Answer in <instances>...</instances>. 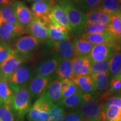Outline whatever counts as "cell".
Masks as SVG:
<instances>
[{
  "label": "cell",
  "mask_w": 121,
  "mask_h": 121,
  "mask_svg": "<svg viewBox=\"0 0 121 121\" xmlns=\"http://www.w3.org/2000/svg\"><path fill=\"white\" fill-rule=\"evenodd\" d=\"M56 2L65 11L72 30L80 34L85 26V13L68 0H57Z\"/></svg>",
  "instance_id": "1"
},
{
  "label": "cell",
  "mask_w": 121,
  "mask_h": 121,
  "mask_svg": "<svg viewBox=\"0 0 121 121\" xmlns=\"http://www.w3.org/2000/svg\"><path fill=\"white\" fill-rule=\"evenodd\" d=\"M79 112L85 121H104L105 116L103 103L100 102L93 94L90 99L85 101L80 107Z\"/></svg>",
  "instance_id": "2"
},
{
  "label": "cell",
  "mask_w": 121,
  "mask_h": 121,
  "mask_svg": "<svg viewBox=\"0 0 121 121\" xmlns=\"http://www.w3.org/2000/svg\"><path fill=\"white\" fill-rule=\"evenodd\" d=\"M12 110L17 117L22 118L31 107V97L27 86L14 92L11 103Z\"/></svg>",
  "instance_id": "3"
},
{
  "label": "cell",
  "mask_w": 121,
  "mask_h": 121,
  "mask_svg": "<svg viewBox=\"0 0 121 121\" xmlns=\"http://www.w3.org/2000/svg\"><path fill=\"white\" fill-rule=\"evenodd\" d=\"M53 104L42 95L35 102L28 113L29 121H47L51 106Z\"/></svg>",
  "instance_id": "4"
},
{
  "label": "cell",
  "mask_w": 121,
  "mask_h": 121,
  "mask_svg": "<svg viewBox=\"0 0 121 121\" xmlns=\"http://www.w3.org/2000/svg\"><path fill=\"white\" fill-rule=\"evenodd\" d=\"M32 78L33 73L30 68L26 66H20L7 81L10 88L15 92L21 87L28 85Z\"/></svg>",
  "instance_id": "5"
},
{
  "label": "cell",
  "mask_w": 121,
  "mask_h": 121,
  "mask_svg": "<svg viewBox=\"0 0 121 121\" xmlns=\"http://www.w3.org/2000/svg\"><path fill=\"white\" fill-rule=\"evenodd\" d=\"M26 58L13 49L9 57L0 65L2 79H7L25 62Z\"/></svg>",
  "instance_id": "6"
},
{
  "label": "cell",
  "mask_w": 121,
  "mask_h": 121,
  "mask_svg": "<svg viewBox=\"0 0 121 121\" xmlns=\"http://www.w3.org/2000/svg\"><path fill=\"white\" fill-rule=\"evenodd\" d=\"M117 52L118 50L115 45L100 44L94 45L89 57L92 63L110 60Z\"/></svg>",
  "instance_id": "7"
},
{
  "label": "cell",
  "mask_w": 121,
  "mask_h": 121,
  "mask_svg": "<svg viewBox=\"0 0 121 121\" xmlns=\"http://www.w3.org/2000/svg\"><path fill=\"white\" fill-rule=\"evenodd\" d=\"M26 32V28L20 24L3 22L0 27V43L8 44L19 35Z\"/></svg>",
  "instance_id": "8"
},
{
  "label": "cell",
  "mask_w": 121,
  "mask_h": 121,
  "mask_svg": "<svg viewBox=\"0 0 121 121\" xmlns=\"http://www.w3.org/2000/svg\"><path fill=\"white\" fill-rule=\"evenodd\" d=\"M19 23L25 28L33 21V17L31 10L25 3L20 1H16L11 4Z\"/></svg>",
  "instance_id": "9"
},
{
  "label": "cell",
  "mask_w": 121,
  "mask_h": 121,
  "mask_svg": "<svg viewBox=\"0 0 121 121\" xmlns=\"http://www.w3.org/2000/svg\"><path fill=\"white\" fill-rule=\"evenodd\" d=\"M40 42L31 35L23 36L19 38L16 42L14 49L26 58L38 46Z\"/></svg>",
  "instance_id": "10"
},
{
  "label": "cell",
  "mask_w": 121,
  "mask_h": 121,
  "mask_svg": "<svg viewBox=\"0 0 121 121\" xmlns=\"http://www.w3.org/2000/svg\"><path fill=\"white\" fill-rule=\"evenodd\" d=\"M52 43L57 56L60 60H71L76 57L71 39L52 42Z\"/></svg>",
  "instance_id": "11"
},
{
  "label": "cell",
  "mask_w": 121,
  "mask_h": 121,
  "mask_svg": "<svg viewBox=\"0 0 121 121\" xmlns=\"http://www.w3.org/2000/svg\"><path fill=\"white\" fill-rule=\"evenodd\" d=\"M51 81V76L44 77L36 76L33 78L29 84V86L28 87L31 98L41 96Z\"/></svg>",
  "instance_id": "12"
},
{
  "label": "cell",
  "mask_w": 121,
  "mask_h": 121,
  "mask_svg": "<svg viewBox=\"0 0 121 121\" xmlns=\"http://www.w3.org/2000/svg\"><path fill=\"white\" fill-rule=\"evenodd\" d=\"M60 59L57 55L47 58L38 65L35 69L37 76L48 77L56 71Z\"/></svg>",
  "instance_id": "13"
},
{
  "label": "cell",
  "mask_w": 121,
  "mask_h": 121,
  "mask_svg": "<svg viewBox=\"0 0 121 121\" xmlns=\"http://www.w3.org/2000/svg\"><path fill=\"white\" fill-rule=\"evenodd\" d=\"M73 78L91 74V61L89 57H77L71 60Z\"/></svg>",
  "instance_id": "14"
},
{
  "label": "cell",
  "mask_w": 121,
  "mask_h": 121,
  "mask_svg": "<svg viewBox=\"0 0 121 121\" xmlns=\"http://www.w3.org/2000/svg\"><path fill=\"white\" fill-rule=\"evenodd\" d=\"M26 32L40 42L48 39V27L42 23L39 19L33 20L26 27Z\"/></svg>",
  "instance_id": "15"
},
{
  "label": "cell",
  "mask_w": 121,
  "mask_h": 121,
  "mask_svg": "<svg viewBox=\"0 0 121 121\" xmlns=\"http://www.w3.org/2000/svg\"><path fill=\"white\" fill-rule=\"evenodd\" d=\"M78 37L86 39L94 45L100 44H109L116 45L117 42L115 38L108 31L95 34H79Z\"/></svg>",
  "instance_id": "16"
},
{
  "label": "cell",
  "mask_w": 121,
  "mask_h": 121,
  "mask_svg": "<svg viewBox=\"0 0 121 121\" xmlns=\"http://www.w3.org/2000/svg\"><path fill=\"white\" fill-rule=\"evenodd\" d=\"M110 19L111 16L103 13L97 7L85 13V26L92 24H101L107 26Z\"/></svg>",
  "instance_id": "17"
},
{
  "label": "cell",
  "mask_w": 121,
  "mask_h": 121,
  "mask_svg": "<svg viewBox=\"0 0 121 121\" xmlns=\"http://www.w3.org/2000/svg\"><path fill=\"white\" fill-rule=\"evenodd\" d=\"M61 80L57 78L51 81L42 95L53 104H57L61 100Z\"/></svg>",
  "instance_id": "18"
},
{
  "label": "cell",
  "mask_w": 121,
  "mask_h": 121,
  "mask_svg": "<svg viewBox=\"0 0 121 121\" xmlns=\"http://www.w3.org/2000/svg\"><path fill=\"white\" fill-rule=\"evenodd\" d=\"M50 17L52 20L58 22L60 25L66 27L70 32L72 31L67 19V15L63 9L57 3L54 1L51 7V12H50Z\"/></svg>",
  "instance_id": "19"
},
{
  "label": "cell",
  "mask_w": 121,
  "mask_h": 121,
  "mask_svg": "<svg viewBox=\"0 0 121 121\" xmlns=\"http://www.w3.org/2000/svg\"><path fill=\"white\" fill-rule=\"evenodd\" d=\"M76 56L89 57L94 45L86 39L79 37H75L72 42Z\"/></svg>",
  "instance_id": "20"
},
{
  "label": "cell",
  "mask_w": 121,
  "mask_h": 121,
  "mask_svg": "<svg viewBox=\"0 0 121 121\" xmlns=\"http://www.w3.org/2000/svg\"><path fill=\"white\" fill-rule=\"evenodd\" d=\"M54 1L55 0H50L49 1L33 3L31 6L33 20L39 19L42 16L49 13Z\"/></svg>",
  "instance_id": "21"
},
{
  "label": "cell",
  "mask_w": 121,
  "mask_h": 121,
  "mask_svg": "<svg viewBox=\"0 0 121 121\" xmlns=\"http://www.w3.org/2000/svg\"><path fill=\"white\" fill-rule=\"evenodd\" d=\"M72 80L84 93H93L96 91L93 79L90 75L74 77Z\"/></svg>",
  "instance_id": "22"
},
{
  "label": "cell",
  "mask_w": 121,
  "mask_h": 121,
  "mask_svg": "<svg viewBox=\"0 0 121 121\" xmlns=\"http://www.w3.org/2000/svg\"><path fill=\"white\" fill-rule=\"evenodd\" d=\"M98 7L103 13L113 16L121 12V0H102Z\"/></svg>",
  "instance_id": "23"
},
{
  "label": "cell",
  "mask_w": 121,
  "mask_h": 121,
  "mask_svg": "<svg viewBox=\"0 0 121 121\" xmlns=\"http://www.w3.org/2000/svg\"><path fill=\"white\" fill-rule=\"evenodd\" d=\"M56 75L60 80L72 79V66L71 60H60L56 69Z\"/></svg>",
  "instance_id": "24"
},
{
  "label": "cell",
  "mask_w": 121,
  "mask_h": 121,
  "mask_svg": "<svg viewBox=\"0 0 121 121\" xmlns=\"http://www.w3.org/2000/svg\"><path fill=\"white\" fill-rule=\"evenodd\" d=\"M95 88V90L107 93L109 86V73L102 72L91 74Z\"/></svg>",
  "instance_id": "25"
},
{
  "label": "cell",
  "mask_w": 121,
  "mask_h": 121,
  "mask_svg": "<svg viewBox=\"0 0 121 121\" xmlns=\"http://www.w3.org/2000/svg\"><path fill=\"white\" fill-rule=\"evenodd\" d=\"M84 92L76 94L69 97L61 99L57 104L62 107L67 108H76L80 107L84 102Z\"/></svg>",
  "instance_id": "26"
},
{
  "label": "cell",
  "mask_w": 121,
  "mask_h": 121,
  "mask_svg": "<svg viewBox=\"0 0 121 121\" xmlns=\"http://www.w3.org/2000/svg\"><path fill=\"white\" fill-rule=\"evenodd\" d=\"M61 99L82 92L71 79L61 80Z\"/></svg>",
  "instance_id": "27"
},
{
  "label": "cell",
  "mask_w": 121,
  "mask_h": 121,
  "mask_svg": "<svg viewBox=\"0 0 121 121\" xmlns=\"http://www.w3.org/2000/svg\"><path fill=\"white\" fill-rule=\"evenodd\" d=\"M13 94L7 80L2 79L0 81V103L11 104Z\"/></svg>",
  "instance_id": "28"
},
{
  "label": "cell",
  "mask_w": 121,
  "mask_h": 121,
  "mask_svg": "<svg viewBox=\"0 0 121 121\" xmlns=\"http://www.w3.org/2000/svg\"><path fill=\"white\" fill-rule=\"evenodd\" d=\"M107 31L112 35L117 41L121 35V19L119 13L111 16L109 23L107 26Z\"/></svg>",
  "instance_id": "29"
},
{
  "label": "cell",
  "mask_w": 121,
  "mask_h": 121,
  "mask_svg": "<svg viewBox=\"0 0 121 121\" xmlns=\"http://www.w3.org/2000/svg\"><path fill=\"white\" fill-rule=\"evenodd\" d=\"M102 0H76L72 2L80 11L86 13L99 6Z\"/></svg>",
  "instance_id": "30"
},
{
  "label": "cell",
  "mask_w": 121,
  "mask_h": 121,
  "mask_svg": "<svg viewBox=\"0 0 121 121\" xmlns=\"http://www.w3.org/2000/svg\"><path fill=\"white\" fill-rule=\"evenodd\" d=\"M103 110L105 121H120L121 108L117 106H107L103 104Z\"/></svg>",
  "instance_id": "31"
},
{
  "label": "cell",
  "mask_w": 121,
  "mask_h": 121,
  "mask_svg": "<svg viewBox=\"0 0 121 121\" xmlns=\"http://www.w3.org/2000/svg\"><path fill=\"white\" fill-rule=\"evenodd\" d=\"M63 107L58 104H53L49 111V118L47 121H62L65 116Z\"/></svg>",
  "instance_id": "32"
},
{
  "label": "cell",
  "mask_w": 121,
  "mask_h": 121,
  "mask_svg": "<svg viewBox=\"0 0 121 121\" xmlns=\"http://www.w3.org/2000/svg\"><path fill=\"white\" fill-rule=\"evenodd\" d=\"M121 69V51H118L110 59L109 75L117 76Z\"/></svg>",
  "instance_id": "33"
},
{
  "label": "cell",
  "mask_w": 121,
  "mask_h": 121,
  "mask_svg": "<svg viewBox=\"0 0 121 121\" xmlns=\"http://www.w3.org/2000/svg\"><path fill=\"white\" fill-rule=\"evenodd\" d=\"M0 16L2 18L3 22L19 24L17 22L11 5L7 6L0 9Z\"/></svg>",
  "instance_id": "34"
},
{
  "label": "cell",
  "mask_w": 121,
  "mask_h": 121,
  "mask_svg": "<svg viewBox=\"0 0 121 121\" xmlns=\"http://www.w3.org/2000/svg\"><path fill=\"white\" fill-rule=\"evenodd\" d=\"M48 39L52 42L60 41L65 39H71L70 34L64 33H60L57 31L53 24L49 25L48 28Z\"/></svg>",
  "instance_id": "35"
},
{
  "label": "cell",
  "mask_w": 121,
  "mask_h": 121,
  "mask_svg": "<svg viewBox=\"0 0 121 121\" xmlns=\"http://www.w3.org/2000/svg\"><path fill=\"white\" fill-rule=\"evenodd\" d=\"M0 121H15L11 104L0 103Z\"/></svg>",
  "instance_id": "36"
},
{
  "label": "cell",
  "mask_w": 121,
  "mask_h": 121,
  "mask_svg": "<svg viewBox=\"0 0 121 121\" xmlns=\"http://www.w3.org/2000/svg\"><path fill=\"white\" fill-rule=\"evenodd\" d=\"M109 69L110 60L98 62H93L91 66V74L102 73V72L109 73Z\"/></svg>",
  "instance_id": "37"
},
{
  "label": "cell",
  "mask_w": 121,
  "mask_h": 121,
  "mask_svg": "<svg viewBox=\"0 0 121 121\" xmlns=\"http://www.w3.org/2000/svg\"><path fill=\"white\" fill-rule=\"evenodd\" d=\"M121 90V79L119 77L114 76L110 80L109 84L108 89L107 93H105L106 96L109 97L110 95L113 93H118Z\"/></svg>",
  "instance_id": "38"
},
{
  "label": "cell",
  "mask_w": 121,
  "mask_h": 121,
  "mask_svg": "<svg viewBox=\"0 0 121 121\" xmlns=\"http://www.w3.org/2000/svg\"><path fill=\"white\" fill-rule=\"evenodd\" d=\"M107 31V26L101 24H92L85 26L80 34H95L105 32Z\"/></svg>",
  "instance_id": "39"
},
{
  "label": "cell",
  "mask_w": 121,
  "mask_h": 121,
  "mask_svg": "<svg viewBox=\"0 0 121 121\" xmlns=\"http://www.w3.org/2000/svg\"><path fill=\"white\" fill-rule=\"evenodd\" d=\"M12 50L8 44L0 43V65L9 57Z\"/></svg>",
  "instance_id": "40"
},
{
  "label": "cell",
  "mask_w": 121,
  "mask_h": 121,
  "mask_svg": "<svg viewBox=\"0 0 121 121\" xmlns=\"http://www.w3.org/2000/svg\"><path fill=\"white\" fill-rule=\"evenodd\" d=\"M62 121H85L79 112H72L65 116Z\"/></svg>",
  "instance_id": "41"
},
{
  "label": "cell",
  "mask_w": 121,
  "mask_h": 121,
  "mask_svg": "<svg viewBox=\"0 0 121 121\" xmlns=\"http://www.w3.org/2000/svg\"><path fill=\"white\" fill-rule=\"evenodd\" d=\"M104 105L107 106L115 105L121 108V98L119 97H116V96L110 98L108 99H107V102L105 104H104Z\"/></svg>",
  "instance_id": "42"
},
{
  "label": "cell",
  "mask_w": 121,
  "mask_h": 121,
  "mask_svg": "<svg viewBox=\"0 0 121 121\" xmlns=\"http://www.w3.org/2000/svg\"><path fill=\"white\" fill-rule=\"evenodd\" d=\"M16 1V0H0V9L11 5Z\"/></svg>",
  "instance_id": "43"
},
{
  "label": "cell",
  "mask_w": 121,
  "mask_h": 121,
  "mask_svg": "<svg viewBox=\"0 0 121 121\" xmlns=\"http://www.w3.org/2000/svg\"><path fill=\"white\" fill-rule=\"evenodd\" d=\"M116 45L118 49V51H121V35L120 37H119L118 39L117 40V42H116Z\"/></svg>",
  "instance_id": "44"
},
{
  "label": "cell",
  "mask_w": 121,
  "mask_h": 121,
  "mask_svg": "<svg viewBox=\"0 0 121 121\" xmlns=\"http://www.w3.org/2000/svg\"><path fill=\"white\" fill-rule=\"evenodd\" d=\"M27 2L29 3H35V2H42V1H49L50 0H26Z\"/></svg>",
  "instance_id": "45"
},
{
  "label": "cell",
  "mask_w": 121,
  "mask_h": 121,
  "mask_svg": "<svg viewBox=\"0 0 121 121\" xmlns=\"http://www.w3.org/2000/svg\"><path fill=\"white\" fill-rule=\"evenodd\" d=\"M2 80V71H1V67H0V81Z\"/></svg>",
  "instance_id": "46"
},
{
  "label": "cell",
  "mask_w": 121,
  "mask_h": 121,
  "mask_svg": "<svg viewBox=\"0 0 121 121\" xmlns=\"http://www.w3.org/2000/svg\"><path fill=\"white\" fill-rule=\"evenodd\" d=\"M2 23H3V21L2 20V18L1 17V16H0V27H1V25H2Z\"/></svg>",
  "instance_id": "47"
},
{
  "label": "cell",
  "mask_w": 121,
  "mask_h": 121,
  "mask_svg": "<svg viewBox=\"0 0 121 121\" xmlns=\"http://www.w3.org/2000/svg\"><path fill=\"white\" fill-rule=\"evenodd\" d=\"M117 76H118V77H119V78H120L121 79V69L120 72H119V73H118V75H117Z\"/></svg>",
  "instance_id": "48"
},
{
  "label": "cell",
  "mask_w": 121,
  "mask_h": 121,
  "mask_svg": "<svg viewBox=\"0 0 121 121\" xmlns=\"http://www.w3.org/2000/svg\"><path fill=\"white\" fill-rule=\"evenodd\" d=\"M68 1H70V2H71L72 3V2H75V1H76V0H68Z\"/></svg>",
  "instance_id": "49"
},
{
  "label": "cell",
  "mask_w": 121,
  "mask_h": 121,
  "mask_svg": "<svg viewBox=\"0 0 121 121\" xmlns=\"http://www.w3.org/2000/svg\"><path fill=\"white\" fill-rule=\"evenodd\" d=\"M119 17H120L121 19V12H120V13H119Z\"/></svg>",
  "instance_id": "50"
},
{
  "label": "cell",
  "mask_w": 121,
  "mask_h": 121,
  "mask_svg": "<svg viewBox=\"0 0 121 121\" xmlns=\"http://www.w3.org/2000/svg\"><path fill=\"white\" fill-rule=\"evenodd\" d=\"M17 121H22V120H17Z\"/></svg>",
  "instance_id": "51"
},
{
  "label": "cell",
  "mask_w": 121,
  "mask_h": 121,
  "mask_svg": "<svg viewBox=\"0 0 121 121\" xmlns=\"http://www.w3.org/2000/svg\"></svg>",
  "instance_id": "52"
},
{
  "label": "cell",
  "mask_w": 121,
  "mask_h": 121,
  "mask_svg": "<svg viewBox=\"0 0 121 121\" xmlns=\"http://www.w3.org/2000/svg\"></svg>",
  "instance_id": "53"
}]
</instances>
